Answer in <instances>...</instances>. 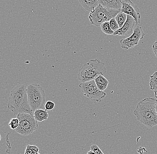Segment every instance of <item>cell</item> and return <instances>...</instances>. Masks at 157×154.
Returning <instances> with one entry per match:
<instances>
[{
  "instance_id": "cell-5",
  "label": "cell",
  "mask_w": 157,
  "mask_h": 154,
  "mask_svg": "<svg viewBox=\"0 0 157 154\" xmlns=\"http://www.w3.org/2000/svg\"><path fill=\"white\" fill-rule=\"evenodd\" d=\"M121 11L110 9L101 5L89 13L88 18L91 25L99 27L102 24L115 18Z\"/></svg>"
},
{
  "instance_id": "cell-12",
  "label": "cell",
  "mask_w": 157,
  "mask_h": 154,
  "mask_svg": "<svg viewBox=\"0 0 157 154\" xmlns=\"http://www.w3.org/2000/svg\"><path fill=\"white\" fill-rule=\"evenodd\" d=\"M78 2L85 10L90 12L94 10L99 5V1L97 0H79Z\"/></svg>"
},
{
  "instance_id": "cell-18",
  "label": "cell",
  "mask_w": 157,
  "mask_h": 154,
  "mask_svg": "<svg viewBox=\"0 0 157 154\" xmlns=\"http://www.w3.org/2000/svg\"><path fill=\"white\" fill-rule=\"evenodd\" d=\"M39 149L35 145H27L25 154H36L39 153Z\"/></svg>"
},
{
  "instance_id": "cell-26",
  "label": "cell",
  "mask_w": 157,
  "mask_h": 154,
  "mask_svg": "<svg viewBox=\"0 0 157 154\" xmlns=\"http://www.w3.org/2000/svg\"><path fill=\"white\" fill-rule=\"evenodd\" d=\"M155 109H156V113H157V102L156 103V105Z\"/></svg>"
},
{
  "instance_id": "cell-3",
  "label": "cell",
  "mask_w": 157,
  "mask_h": 154,
  "mask_svg": "<svg viewBox=\"0 0 157 154\" xmlns=\"http://www.w3.org/2000/svg\"><path fill=\"white\" fill-rule=\"evenodd\" d=\"M107 71L105 63L99 59L91 60L80 68L78 74V79L81 83L90 81L95 80L99 75L105 74Z\"/></svg>"
},
{
  "instance_id": "cell-2",
  "label": "cell",
  "mask_w": 157,
  "mask_h": 154,
  "mask_svg": "<svg viewBox=\"0 0 157 154\" xmlns=\"http://www.w3.org/2000/svg\"><path fill=\"white\" fill-rule=\"evenodd\" d=\"M27 87L25 84L16 86L11 91L8 109L14 115L21 113L34 114L28 101Z\"/></svg>"
},
{
  "instance_id": "cell-10",
  "label": "cell",
  "mask_w": 157,
  "mask_h": 154,
  "mask_svg": "<svg viewBox=\"0 0 157 154\" xmlns=\"http://www.w3.org/2000/svg\"><path fill=\"white\" fill-rule=\"evenodd\" d=\"M136 25L134 18L130 16L127 15V19L125 23L121 28L114 32V36H125L132 35Z\"/></svg>"
},
{
  "instance_id": "cell-8",
  "label": "cell",
  "mask_w": 157,
  "mask_h": 154,
  "mask_svg": "<svg viewBox=\"0 0 157 154\" xmlns=\"http://www.w3.org/2000/svg\"><path fill=\"white\" fill-rule=\"evenodd\" d=\"M145 36V33L142 27L137 26L130 37L121 40L120 42L121 48L125 50L133 48L138 44L139 41L142 39Z\"/></svg>"
},
{
  "instance_id": "cell-24",
  "label": "cell",
  "mask_w": 157,
  "mask_h": 154,
  "mask_svg": "<svg viewBox=\"0 0 157 154\" xmlns=\"http://www.w3.org/2000/svg\"><path fill=\"white\" fill-rule=\"evenodd\" d=\"M87 154H95V153L93 151L90 150V151H88V152H87Z\"/></svg>"
},
{
  "instance_id": "cell-4",
  "label": "cell",
  "mask_w": 157,
  "mask_h": 154,
  "mask_svg": "<svg viewBox=\"0 0 157 154\" xmlns=\"http://www.w3.org/2000/svg\"><path fill=\"white\" fill-rule=\"evenodd\" d=\"M27 96L30 108L33 112L43 109L46 104V94L40 84L33 83L27 87Z\"/></svg>"
},
{
  "instance_id": "cell-22",
  "label": "cell",
  "mask_w": 157,
  "mask_h": 154,
  "mask_svg": "<svg viewBox=\"0 0 157 154\" xmlns=\"http://www.w3.org/2000/svg\"><path fill=\"white\" fill-rule=\"evenodd\" d=\"M90 150L93 151L95 154H104L102 151L96 144H93L90 147Z\"/></svg>"
},
{
  "instance_id": "cell-17",
  "label": "cell",
  "mask_w": 157,
  "mask_h": 154,
  "mask_svg": "<svg viewBox=\"0 0 157 154\" xmlns=\"http://www.w3.org/2000/svg\"><path fill=\"white\" fill-rule=\"evenodd\" d=\"M149 85L151 90L154 91H157V71L150 76Z\"/></svg>"
},
{
  "instance_id": "cell-19",
  "label": "cell",
  "mask_w": 157,
  "mask_h": 154,
  "mask_svg": "<svg viewBox=\"0 0 157 154\" xmlns=\"http://www.w3.org/2000/svg\"><path fill=\"white\" fill-rule=\"evenodd\" d=\"M19 124V121L18 119L12 118L10 120L9 126L10 128L12 130H16L18 127Z\"/></svg>"
},
{
  "instance_id": "cell-6",
  "label": "cell",
  "mask_w": 157,
  "mask_h": 154,
  "mask_svg": "<svg viewBox=\"0 0 157 154\" xmlns=\"http://www.w3.org/2000/svg\"><path fill=\"white\" fill-rule=\"evenodd\" d=\"M19 121L18 127L16 131L23 136H27L33 133L39 128L38 121L34 118L33 115L28 113H21L17 115Z\"/></svg>"
},
{
  "instance_id": "cell-9",
  "label": "cell",
  "mask_w": 157,
  "mask_h": 154,
  "mask_svg": "<svg viewBox=\"0 0 157 154\" xmlns=\"http://www.w3.org/2000/svg\"><path fill=\"white\" fill-rule=\"evenodd\" d=\"M121 3L122 8L121 12L132 16L136 21V25L138 26L137 25L141 22V13L140 9L130 0L121 1Z\"/></svg>"
},
{
  "instance_id": "cell-25",
  "label": "cell",
  "mask_w": 157,
  "mask_h": 154,
  "mask_svg": "<svg viewBox=\"0 0 157 154\" xmlns=\"http://www.w3.org/2000/svg\"><path fill=\"white\" fill-rule=\"evenodd\" d=\"M154 94H155V96L156 98L157 99V91H154Z\"/></svg>"
},
{
  "instance_id": "cell-11",
  "label": "cell",
  "mask_w": 157,
  "mask_h": 154,
  "mask_svg": "<svg viewBox=\"0 0 157 154\" xmlns=\"http://www.w3.org/2000/svg\"><path fill=\"white\" fill-rule=\"evenodd\" d=\"M99 4L110 9L121 10L122 3L121 0H99Z\"/></svg>"
},
{
  "instance_id": "cell-16",
  "label": "cell",
  "mask_w": 157,
  "mask_h": 154,
  "mask_svg": "<svg viewBox=\"0 0 157 154\" xmlns=\"http://www.w3.org/2000/svg\"><path fill=\"white\" fill-rule=\"evenodd\" d=\"M101 27L102 31L104 34H106L113 35L114 34V32L111 28L109 21L104 22V23L101 24Z\"/></svg>"
},
{
  "instance_id": "cell-20",
  "label": "cell",
  "mask_w": 157,
  "mask_h": 154,
  "mask_svg": "<svg viewBox=\"0 0 157 154\" xmlns=\"http://www.w3.org/2000/svg\"><path fill=\"white\" fill-rule=\"evenodd\" d=\"M109 24L111 28L114 32L120 29L119 26L117 21L115 20V18H113L110 20Z\"/></svg>"
},
{
  "instance_id": "cell-23",
  "label": "cell",
  "mask_w": 157,
  "mask_h": 154,
  "mask_svg": "<svg viewBox=\"0 0 157 154\" xmlns=\"http://www.w3.org/2000/svg\"><path fill=\"white\" fill-rule=\"evenodd\" d=\"M152 49H153V51L154 52V54L157 57V41H156L155 42V43L153 45Z\"/></svg>"
},
{
  "instance_id": "cell-15",
  "label": "cell",
  "mask_w": 157,
  "mask_h": 154,
  "mask_svg": "<svg viewBox=\"0 0 157 154\" xmlns=\"http://www.w3.org/2000/svg\"><path fill=\"white\" fill-rule=\"evenodd\" d=\"M115 19L117 21L120 28H121L127 20V15L120 12L115 17Z\"/></svg>"
},
{
  "instance_id": "cell-14",
  "label": "cell",
  "mask_w": 157,
  "mask_h": 154,
  "mask_svg": "<svg viewBox=\"0 0 157 154\" xmlns=\"http://www.w3.org/2000/svg\"><path fill=\"white\" fill-rule=\"evenodd\" d=\"M33 116L37 121L42 122L48 119L49 113L47 110L39 109L36 110L34 112Z\"/></svg>"
},
{
  "instance_id": "cell-21",
  "label": "cell",
  "mask_w": 157,
  "mask_h": 154,
  "mask_svg": "<svg viewBox=\"0 0 157 154\" xmlns=\"http://www.w3.org/2000/svg\"><path fill=\"white\" fill-rule=\"evenodd\" d=\"M55 103L52 101L50 100L46 102L44 106L45 110L47 111H52L55 108Z\"/></svg>"
},
{
  "instance_id": "cell-13",
  "label": "cell",
  "mask_w": 157,
  "mask_h": 154,
  "mask_svg": "<svg viewBox=\"0 0 157 154\" xmlns=\"http://www.w3.org/2000/svg\"><path fill=\"white\" fill-rule=\"evenodd\" d=\"M94 81L98 89L103 91L106 89L109 83L108 80L102 75L97 77Z\"/></svg>"
},
{
  "instance_id": "cell-1",
  "label": "cell",
  "mask_w": 157,
  "mask_h": 154,
  "mask_svg": "<svg viewBox=\"0 0 157 154\" xmlns=\"http://www.w3.org/2000/svg\"><path fill=\"white\" fill-rule=\"evenodd\" d=\"M157 99L148 97L141 100L137 104L133 114L137 121L148 128L157 125V115L155 106Z\"/></svg>"
},
{
  "instance_id": "cell-7",
  "label": "cell",
  "mask_w": 157,
  "mask_h": 154,
  "mask_svg": "<svg viewBox=\"0 0 157 154\" xmlns=\"http://www.w3.org/2000/svg\"><path fill=\"white\" fill-rule=\"evenodd\" d=\"M82 93L88 99L95 102H101L102 99L106 96L105 91L98 89L95 81H90L86 82L81 83L79 85Z\"/></svg>"
}]
</instances>
